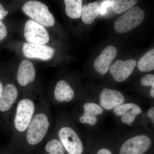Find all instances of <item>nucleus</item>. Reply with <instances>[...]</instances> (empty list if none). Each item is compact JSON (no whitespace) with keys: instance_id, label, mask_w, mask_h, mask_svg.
I'll return each instance as SVG.
<instances>
[{"instance_id":"f257e3e1","label":"nucleus","mask_w":154,"mask_h":154,"mask_svg":"<svg viewBox=\"0 0 154 154\" xmlns=\"http://www.w3.org/2000/svg\"><path fill=\"white\" fill-rule=\"evenodd\" d=\"M22 11L35 22L46 27H51L55 24L54 17L48 7L37 1H30L24 4Z\"/></svg>"},{"instance_id":"f03ea898","label":"nucleus","mask_w":154,"mask_h":154,"mask_svg":"<svg viewBox=\"0 0 154 154\" xmlns=\"http://www.w3.org/2000/svg\"><path fill=\"white\" fill-rule=\"evenodd\" d=\"M144 18V12L139 7H133L115 21L114 29L118 33H126L140 25Z\"/></svg>"},{"instance_id":"7ed1b4c3","label":"nucleus","mask_w":154,"mask_h":154,"mask_svg":"<svg viewBox=\"0 0 154 154\" xmlns=\"http://www.w3.org/2000/svg\"><path fill=\"white\" fill-rule=\"evenodd\" d=\"M49 126L48 118L45 114H36L28 125L26 135L28 143L32 145L39 143L47 134Z\"/></svg>"},{"instance_id":"20e7f679","label":"nucleus","mask_w":154,"mask_h":154,"mask_svg":"<svg viewBox=\"0 0 154 154\" xmlns=\"http://www.w3.org/2000/svg\"><path fill=\"white\" fill-rule=\"evenodd\" d=\"M35 110L34 103L29 99L19 102L14 120L15 127L18 131L23 132L28 128Z\"/></svg>"},{"instance_id":"39448f33","label":"nucleus","mask_w":154,"mask_h":154,"mask_svg":"<svg viewBox=\"0 0 154 154\" xmlns=\"http://www.w3.org/2000/svg\"><path fill=\"white\" fill-rule=\"evenodd\" d=\"M58 136L62 144L69 154L82 153V143L73 129L69 127L62 128L59 131Z\"/></svg>"},{"instance_id":"423d86ee","label":"nucleus","mask_w":154,"mask_h":154,"mask_svg":"<svg viewBox=\"0 0 154 154\" xmlns=\"http://www.w3.org/2000/svg\"><path fill=\"white\" fill-rule=\"evenodd\" d=\"M152 145V141L149 137L140 135L126 140L121 146L119 154H144Z\"/></svg>"},{"instance_id":"0eeeda50","label":"nucleus","mask_w":154,"mask_h":154,"mask_svg":"<svg viewBox=\"0 0 154 154\" xmlns=\"http://www.w3.org/2000/svg\"><path fill=\"white\" fill-rule=\"evenodd\" d=\"M24 36L28 42L34 44H46L50 39L44 26L33 20H28L25 23Z\"/></svg>"},{"instance_id":"6e6552de","label":"nucleus","mask_w":154,"mask_h":154,"mask_svg":"<svg viewBox=\"0 0 154 154\" xmlns=\"http://www.w3.org/2000/svg\"><path fill=\"white\" fill-rule=\"evenodd\" d=\"M23 54L26 57L48 60L53 57L54 50L45 45L25 42L22 48Z\"/></svg>"},{"instance_id":"1a4fd4ad","label":"nucleus","mask_w":154,"mask_h":154,"mask_svg":"<svg viewBox=\"0 0 154 154\" xmlns=\"http://www.w3.org/2000/svg\"><path fill=\"white\" fill-rule=\"evenodd\" d=\"M136 65L134 60H117L110 67V73L116 82H124L132 74Z\"/></svg>"},{"instance_id":"9d476101","label":"nucleus","mask_w":154,"mask_h":154,"mask_svg":"<svg viewBox=\"0 0 154 154\" xmlns=\"http://www.w3.org/2000/svg\"><path fill=\"white\" fill-rule=\"evenodd\" d=\"M99 99L102 108L108 110L115 109L125 102V96L121 92L108 88L102 90Z\"/></svg>"},{"instance_id":"9b49d317","label":"nucleus","mask_w":154,"mask_h":154,"mask_svg":"<svg viewBox=\"0 0 154 154\" xmlns=\"http://www.w3.org/2000/svg\"><path fill=\"white\" fill-rule=\"evenodd\" d=\"M118 51L114 46L110 45L105 48L94 61L95 69L101 74L107 73Z\"/></svg>"},{"instance_id":"f8f14e48","label":"nucleus","mask_w":154,"mask_h":154,"mask_svg":"<svg viewBox=\"0 0 154 154\" xmlns=\"http://www.w3.org/2000/svg\"><path fill=\"white\" fill-rule=\"evenodd\" d=\"M116 115L121 116V121L125 124L131 125L137 116L142 113L138 105L134 103H126L119 105L114 109Z\"/></svg>"},{"instance_id":"ddd939ff","label":"nucleus","mask_w":154,"mask_h":154,"mask_svg":"<svg viewBox=\"0 0 154 154\" xmlns=\"http://www.w3.org/2000/svg\"><path fill=\"white\" fill-rule=\"evenodd\" d=\"M36 72L33 63L27 60H22L19 64L17 79L20 85L25 86L32 82L35 79Z\"/></svg>"},{"instance_id":"4468645a","label":"nucleus","mask_w":154,"mask_h":154,"mask_svg":"<svg viewBox=\"0 0 154 154\" xmlns=\"http://www.w3.org/2000/svg\"><path fill=\"white\" fill-rule=\"evenodd\" d=\"M84 114L79 119L80 122L83 124H88L94 126L97 123V116L101 115L104 110L98 104L93 102H88L84 106Z\"/></svg>"},{"instance_id":"2eb2a0df","label":"nucleus","mask_w":154,"mask_h":154,"mask_svg":"<svg viewBox=\"0 0 154 154\" xmlns=\"http://www.w3.org/2000/svg\"><path fill=\"white\" fill-rule=\"evenodd\" d=\"M18 91L16 86L12 84L7 85L3 89L0 98V111L5 112L11 109L16 101Z\"/></svg>"},{"instance_id":"dca6fc26","label":"nucleus","mask_w":154,"mask_h":154,"mask_svg":"<svg viewBox=\"0 0 154 154\" xmlns=\"http://www.w3.org/2000/svg\"><path fill=\"white\" fill-rule=\"evenodd\" d=\"M74 91L68 83L61 80L58 82L54 91V97L59 102H70L74 97Z\"/></svg>"},{"instance_id":"f3484780","label":"nucleus","mask_w":154,"mask_h":154,"mask_svg":"<svg viewBox=\"0 0 154 154\" xmlns=\"http://www.w3.org/2000/svg\"><path fill=\"white\" fill-rule=\"evenodd\" d=\"M100 7L97 2L90 3L82 7V14L83 22L86 24H92L99 14Z\"/></svg>"},{"instance_id":"a211bd4d","label":"nucleus","mask_w":154,"mask_h":154,"mask_svg":"<svg viewBox=\"0 0 154 154\" xmlns=\"http://www.w3.org/2000/svg\"><path fill=\"white\" fill-rule=\"evenodd\" d=\"M66 15L72 19L79 18L82 14V0H64Z\"/></svg>"},{"instance_id":"6ab92c4d","label":"nucleus","mask_w":154,"mask_h":154,"mask_svg":"<svg viewBox=\"0 0 154 154\" xmlns=\"http://www.w3.org/2000/svg\"><path fill=\"white\" fill-rule=\"evenodd\" d=\"M137 67L142 72H148L154 69V48L148 51L140 60Z\"/></svg>"},{"instance_id":"aec40b11","label":"nucleus","mask_w":154,"mask_h":154,"mask_svg":"<svg viewBox=\"0 0 154 154\" xmlns=\"http://www.w3.org/2000/svg\"><path fill=\"white\" fill-rule=\"evenodd\" d=\"M138 0H111V7L116 14H123L136 5Z\"/></svg>"},{"instance_id":"412c9836","label":"nucleus","mask_w":154,"mask_h":154,"mask_svg":"<svg viewBox=\"0 0 154 154\" xmlns=\"http://www.w3.org/2000/svg\"><path fill=\"white\" fill-rule=\"evenodd\" d=\"M45 150L48 154H65L63 146L57 140H53L50 141L46 144Z\"/></svg>"},{"instance_id":"4be33fe9","label":"nucleus","mask_w":154,"mask_h":154,"mask_svg":"<svg viewBox=\"0 0 154 154\" xmlns=\"http://www.w3.org/2000/svg\"><path fill=\"white\" fill-rule=\"evenodd\" d=\"M142 85L145 87L152 86V89H154V75L148 74L144 76L140 80Z\"/></svg>"},{"instance_id":"5701e85b","label":"nucleus","mask_w":154,"mask_h":154,"mask_svg":"<svg viewBox=\"0 0 154 154\" xmlns=\"http://www.w3.org/2000/svg\"><path fill=\"white\" fill-rule=\"evenodd\" d=\"M99 14L102 16H105L111 7V0H104L101 4ZM112 8V7H111Z\"/></svg>"},{"instance_id":"b1692460","label":"nucleus","mask_w":154,"mask_h":154,"mask_svg":"<svg viewBox=\"0 0 154 154\" xmlns=\"http://www.w3.org/2000/svg\"><path fill=\"white\" fill-rule=\"evenodd\" d=\"M7 34L8 31L5 25L0 21V42L5 38Z\"/></svg>"},{"instance_id":"393cba45","label":"nucleus","mask_w":154,"mask_h":154,"mask_svg":"<svg viewBox=\"0 0 154 154\" xmlns=\"http://www.w3.org/2000/svg\"><path fill=\"white\" fill-rule=\"evenodd\" d=\"M8 14V12L6 11L2 4H0V20L2 19Z\"/></svg>"},{"instance_id":"a878e982","label":"nucleus","mask_w":154,"mask_h":154,"mask_svg":"<svg viewBox=\"0 0 154 154\" xmlns=\"http://www.w3.org/2000/svg\"><path fill=\"white\" fill-rule=\"evenodd\" d=\"M148 116L152 119L153 123L154 122V107H152L148 111Z\"/></svg>"},{"instance_id":"bb28decb","label":"nucleus","mask_w":154,"mask_h":154,"mask_svg":"<svg viewBox=\"0 0 154 154\" xmlns=\"http://www.w3.org/2000/svg\"><path fill=\"white\" fill-rule=\"evenodd\" d=\"M96 154H112L110 150L107 149L103 148L99 150Z\"/></svg>"},{"instance_id":"cd10ccee","label":"nucleus","mask_w":154,"mask_h":154,"mask_svg":"<svg viewBox=\"0 0 154 154\" xmlns=\"http://www.w3.org/2000/svg\"><path fill=\"white\" fill-rule=\"evenodd\" d=\"M3 90V85L2 83L0 82V98L2 96Z\"/></svg>"},{"instance_id":"c85d7f7f","label":"nucleus","mask_w":154,"mask_h":154,"mask_svg":"<svg viewBox=\"0 0 154 154\" xmlns=\"http://www.w3.org/2000/svg\"><path fill=\"white\" fill-rule=\"evenodd\" d=\"M150 96H151L152 98H154V89H152L150 91Z\"/></svg>"}]
</instances>
